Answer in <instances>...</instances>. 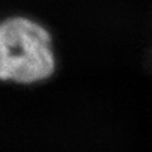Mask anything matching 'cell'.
I'll return each mask as SVG.
<instances>
[{
	"instance_id": "1",
	"label": "cell",
	"mask_w": 152,
	"mask_h": 152,
	"mask_svg": "<svg viewBox=\"0 0 152 152\" xmlns=\"http://www.w3.org/2000/svg\"><path fill=\"white\" fill-rule=\"evenodd\" d=\"M7 83L36 85L55 75L57 57L53 37L47 27L26 15L0 20Z\"/></svg>"
}]
</instances>
